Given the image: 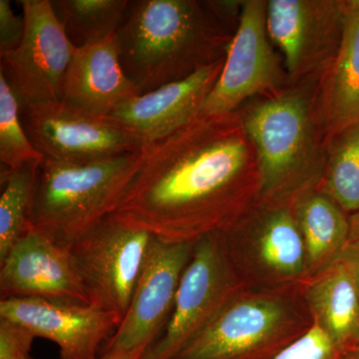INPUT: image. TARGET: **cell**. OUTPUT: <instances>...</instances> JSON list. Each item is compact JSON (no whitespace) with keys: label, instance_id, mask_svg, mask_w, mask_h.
<instances>
[{"label":"cell","instance_id":"obj_25","mask_svg":"<svg viewBox=\"0 0 359 359\" xmlns=\"http://www.w3.org/2000/svg\"><path fill=\"white\" fill-rule=\"evenodd\" d=\"M341 349L314 325L306 334L275 359H339Z\"/></svg>","mask_w":359,"mask_h":359},{"label":"cell","instance_id":"obj_16","mask_svg":"<svg viewBox=\"0 0 359 359\" xmlns=\"http://www.w3.org/2000/svg\"><path fill=\"white\" fill-rule=\"evenodd\" d=\"M0 297L89 304L68 250L32 226L0 261Z\"/></svg>","mask_w":359,"mask_h":359},{"label":"cell","instance_id":"obj_23","mask_svg":"<svg viewBox=\"0 0 359 359\" xmlns=\"http://www.w3.org/2000/svg\"><path fill=\"white\" fill-rule=\"evenodd\" d=\"M40 162L29 163L16 170L1 169L0 261L29 230L30 210Z\"/></svg>","mask_w":359,"mask_h":359},{"label":"cell","instance_id":"obj_5","mask_svg":"<svg viewBox=\"0 0 359 359\" xmlns=\"http://www.w3.org/2000/svg\"><path fill=\"white\" fill-rule=\"evenodd\" d=\"M301 287H243L174 359H275L314 327Z\"/></svg>","mask_w":359,"mask_h":359},{"label":"cell","instance_id":"obj_7","mask_svg":"<svg viewBox=\"0 0 359 359\" xmlns=\"http://www.w3.org/2000/svg\"><path fill=\"white\" fill-rule=\"evenodd\" d=\"M153 235L111 215L69 249L89 304L122 320L128 311Z\"/></svg>","mask_w":359,"mask_h":359},{"label":"cell","instance_id":"obj_29","mask_svg":"<svg viewBox=\"0 0 359 359\" xmlns=\"http://www.w3.org/2000/svg\"><path fill=\"white\" fill-rule=\"evenodd\" d=\"M143 354L139 353H122V351H104L99 359H141Z\"/></svg>","mask_w":359,"mask_h":359},{"label":"cell","instance_id":"obj_1","mask_svg":"<svg viewBox=\"0 0 359 359\" xmlns=\"http://www.w3.org/2000/svg\"><path fill=\"white\" fill-rule=\"evenodd\" d=\"M259 196L257 153L238 111L201 115L144 145L112 216L166 242H196L230 228Z\"/></svg>","mask_w":359,"mask_h":359},{"label":"cell","instance_id":"obj_6","mask_svg":"<svg viewBox=\"0 0 359 359\" xmlns=\"http://www.w3.org/2000/svg\"><path fill=\"white\" fill-rule=\"evenodd\" d=\"M221 237L245 289H299L308 280L306 250L292 207L257 202Z\"/></svg>","mask_w":359,"mask_h":359},{"label":"cell","instance_id":"obj_22","mask_svg":"<svg viewBox=\"0 0 359 359\" xmlns=\"http://www.w3.org/2000/svg\"><path fill=\"white\" fill-rule=\"evenodd\" d=\"M318 190L348 215L359 209V121L328 143Z\"/></svg>","mask_w":359,"mask_h":359},{"label":"cell","instance_id":"obj_21","mask_svg":"<svg viewBox=\"0 0 359 359\" xmlns=\"http://www.w3.org/2000/svg\"><path fill=\"white\" fill-rule=\"evenodd\" d=\"M128 0H53L54 13L75 47L99 41L117 33Z\"/></svg>","mask_w":359,"mask_h":359},{"label":"cell","instance_id":"obj_24","mask_svg":"<svg viewBox=\"0 0 359 359\" xmlns=\"http://www.w3.org/2000/svg\"><path fill=\"white\" fill-rule=\"evenodd\" d=\"M43 160L34 148L21 121L18 97L0 73V161L2 167L16 170Z\"/></svg>","mask_w":359,"mask_h":359},{"label":"cell","instance_id":"obj_18","mask_svg":"<svg viewBox=\"0 0 359 359\" xmlns=\"http://www.w3.org/2000/svg\"><path fill=\"white\" fill-rule=\"evenodd\" d=\"M316 104L327 146L359 121V0L346 1L344 37L318 80Z\"/></svg>","mask_w":359,"mask_h":359},{"label":"cell","instance_id":"obj_13","mask_svg":"<svg viewBox=\"0 0 359 359\" xmlns=\"http://www.w3.org/2000/svg\"><path fill=\"white\" fill-rule=\"evenodd\" d=\"M195 244L153 236L128 311L104 351L144 354L159 339L171 318Z\"/></svg>","mask_w":359,"mask_h":359},{"label":"cell","instance_id":"obj_10","mask_svg":"<svg viewBox=\"0 0 359 359\" xmlns=\"http://www.w3.org/2000/svg\"><path fill=\"white\" fill-rule=\"evenodd\" d=\"M347 0H269L266 27L290 83L320 79L334 62Z\"/></svg>","mask_w":359,"mask_h":359},{"label":"cell","instance_id":"obj_12","mask_svg":"<svg viewBox=\"0 0 359 359\" xmlns=\"http://www.w3.org/2000/svg\"><path fill=\"white\" fill-rule=\"evenodd\" d=\"M21 121L43 159L56 162H95L136 152L145 145L105 118L62 101L25 106Z\"/></svg>","mask_w":359,"mask_h":359},{"label":"cell","instance_id":"obj_17","mask_svg":"<svg viewBox=\"0 0 359 359\" xmlns=\"http://www.w3.org/2000/svg\"><path fill=\"white\" fill-rule=\"evenodd\" d=\"M140 94L123 69L117 33L75 48L63 84L62 102L105 118Z\"/></svg>","mask_w":359,"mask_h":359},{"label":"cell","instance_id":"obj_11","mask_svg":"<svg viewBox=\"0 0 359 359\" xmlns=\"http://www.w3.org/2000/svg\"><path fill=\"white\" fill-rule=\"evenodd\" d=\"M25 20L22 41L0 56V73L21 108L61 101L66 73L76 47L54 13L50 0H20Z\"/></svg>","mask_w":359,"mask_h":359},{"label":"cell","instance_id":"obj_2","mask_svg":"<svg viewBox=\"0 0 359 359\" xmlns=\"http://www.w3.org/2000/svg\"><path fill=\"white\" fill-rule=\"evenodd\" d=\"M242 1L135 0L117 32L123 69L141 94L226 58Z\"/></svg>","mask_w":359,"mask_h":359},{"label":"cell","instance_id":"obj_32","mask_svg":"<svg viewBox=\"0 0 359 359\" xmlns=\"http://www.w3.org/2000/svg\"><path fill=\"white\" fill-rule=\"evenodd\" d=\"M25 359H32V358H30V356H29V358H25Z\"/></svg>","mask_w":359,"mask_h":359},{"label":"cell","instance_id":"obj_30","mask_svg":"<svg viewBox=\"0 0 359 359\" xmlns=\"http://www.w3.org/2000/svg\"><path fill=\"white\" fill-rule=\"evenodd\" d=\"M359 241V209L351 215V241Z\"/></svg>","mask_w":359,"mask_h":359},{"label":"cell","instance_id":"obj_8","mask_svg":"<svg viewBox=\"0 0 359 359\" xmlns=\"http://www.w3.org/2000/svg\"><path fill=\"white\" fill-rule=\"evenodd\" d=\"M243 287L226 256L221 233L196 241L169 323L141 359H174Z\"/></svg>","mask_w":359,"mask_h":359},{"label":"cell","instance_id":"obj_27","mask_svg":"<svg viewBox=\"0 0 359 359\" xmlns=\"http://www.w3.org/2000/svg\"><path fill=\"white\" fill-rule=\"evenodd\" d=\"M25 32L23 15L14 13L9 0H0V56L18 47Z\"/></svg>","mask_w":359,"mask_h":359},{"label":"cell","instance_id":"obj_9","mask_svg":"<svg viewBox=\"0 0 359 359\" xmlns=\"http://www.w3.org/2000/svg\"><path fill=\"white\" fill-rule=\"evenodd\" d=\"M266 8V0H242L237 32L201 115L236 112L250 99L290 84L282 56L269 36Z\"/></svg>","mask_w":359,"mask_h":359},{"label":"cell","instance_id":"obj_15","mask_svg":"<svg viewBox=\"0 0 359 359\" xmlns=\"http://www.w3.org/2000/svg\"><path fill=\"white\" fill-rule=\"evenodd\" d=\"M224 59L185 79L130 99L105 119L143 144L175 133L202 114L205 100L223 70Z\"/></svg>","mask_w":359,"mask_h":359},{"label":"cell","instance_id":"obj_31","mask_svg":"<svg viewBox=\"0 0 359 359\" xmlns=\"http://www.w3.org/2000/svg\"><path fill=\"white\" fill-rule=\"evenodd\" d=\"M339 359H359V344L344 349L340 353Z\"/></svg>","mask_w":359,"mask_h":359},{"label":"cell","instance_id":"obj_19","mask_svg":"<svg viewBox=\"0 0 359 359\" xmlns=\"http://www.w3.org/2000/svg\"><path fill=\"white\" fill-rule=\"evenodd\" d=\"M302 299L320 327L341 351L359 344V294L353 273L341 257L309 278Z\"/></svg>","mask_w":359,"mask_h":359},{"label":"cell","instance_id":"obj_3","mask_svg":"<svg viewBox=\"0 0 359 359\" xmlns=\"http://www.w3.org/2000/svg\"><path fill=\"white\" fill-rule=\"evenodd\" d=\"M318 80L287 84L238 110L257 153L259 203L292 207L304 194L318 190L327 165Z\"/></svg>","mask_w":359,"mask_h":359},{"label":"cell","instance_id":"obj_28","mask_svg":"<svg viewBox=\"0 0 359 359\" xmlns=\"http://www.w3.org/2000/svg\"><path fill=\"white\" fill-rule=\"evenodd\" d=\"M340 257L348 264L359 294V241L349 242Z\"/></svg>","mask_w":359,"mask_h":359},{"label":"cell","instance_id":"obj_26","mask_svg":"<svg viewBox=\"0 0 359 359\" xmlns=\"http://www.w3.org/2000/svg\"><path fill=\"white\" fill-rule=\"evenodd\" d=\"M34 335L22 325L0 318V359L29 358Z\"/></svg>","mask_w":359,"mask_h":359},{"label":"cell","instance_id":"obj_4","mask_svg":"<svg viewBox=\"0 0 359 359\" xmlns=\"http://www.w3.org/2000/svg\"><path fill=\"white\" fill-rule=\"evenodd\" d=\"M144 146L128 153L88 163L40 162L29 224L68 250L114 214L141 167Z\"/></svg>","mask_w":359,"mask_h":359},{"label":"cell","instance_id":"obj_14","mask_svg":"<svg viewBox=\"0 0 359 359\" xmlns=\"http://www.w3.org/2000/svg\"><path fill=\"white\" fill-rule=\"evenodd\" d=\"M0 318L51 340L61 359L100 358L122 321L118 314L89 304L40 297L1 299Z\"/></svg>","mask_w":359,"mask_h":359},{"label":"cell","instance_id":"obj_20","mask_svg":"<svg viewBox=\"0 0 359 359\" xmlns=\"http://www.w3.org/2000/svg\"><path fill=\"white\" fill-rule=\"evenodd\" d=\"M306 250L308 280L332 266L351 241V215L320 190L292 205Z\"/></svg>","mask_w":359,"mask_h":359}]
</instances>
